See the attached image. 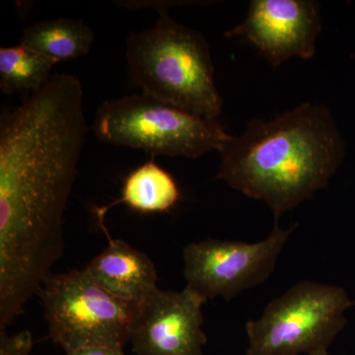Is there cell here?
Instances as JSON below:
<instances>
[{"label": "cell", "instance_id": "obj_3", "mask_svg": "<svg viewBox=\"0 0 355 355\" xmlns=\"http://www.w3.org/2000/svg\"><path fill=\"white\" fill-rule=\"evenodd\" d=\"M153 27L127 41L128 76L140 93L202 118L217 120L223 100L207 39L158 11Z\"/></svg>", "mask_w": 355, "mask_h": 355}, {"label": "cell", "instance_id": "obj_5", "mask_svg": "<svg viewBox=\"0 0 355 355\" xmlns=\"http://www.w3.org/2000/svg\"><path fill=\"white\" fill-rule=\"evenodd\" d=\"M355 305L345 288L303 280L272 299L245 326L247 355H328Z\"/></svg>", "mask_w": 355, "mask_h": 355}, {"label": "cell", "instance_id": "obj_16", "mask_svg": "<svg viewBox=\"0 0 355 355\" xmlns=\"http://www.w3.org/2000/svg\"><path fill=\"white\" fill-rule=\"evenodd\" d=\"M328 355H331V354H328Z\"/></svg>", "mask_w": 355, "mask_h": 355}, {"label": "cell", "instance_id": "obj_4", "mask_svg": "<svg viewBox=\"0 0 355 355\" xmlns=\"http://www.w3.org/2000/svg\"><path fill=\"white\" fill-rule=\"evenodd\" d=\"M92 130L98 139L113 146L191 159L219 153L231 137L217 120L142 93L106 100L98 109Z\"/></svg>", "mask_w": 355, "mask_h": 355}, {"label": "cell", "instance_id": "obj_15", "mask_svg": "<svg viewBox=\"0 0 355 355\" xmlns=\"http://www.w3.org/2000/svg\"><path fill=\"white\" fill-rule=\"evenodd\" d=\"M67 355H125L123 349L105 347H86L65 352Z\"/></svg>", "mask_w": 355, "mask_h": 355}, {"label": "cell", "instance_id": "obj_7", "mask_svg": "<svg viewBox=\"0 0 355 355\" xmlns=\"http://www.w3.org/2000/svg\"><path fill=\"white\" fill-rule=\"evenodd\" d=\"M296 228H282L279 221L265 240L256 243L207 239L184 249L187 287L205 300L230 301L241 292L263 284L275 270L277 258Z\"/></svg>", "mask_w": 355, "mask_h": 355}, {"label": "cell", "instance_id": "obj_6", "mask_svg": "<svg viewBox=\"0 0 355 355\" xmlns=\"http://www.w3.org/2000/svg\"><path fill=\"white\" fill-rule=\"evenodd\" d=\"M49 335L65 352L86 347L123 349L139 305L116 297L85 270L51 275L38 292Z\"/></svg>", "mask_w": 355, "mask_h": 355}, {"label": "cell", "instance_id": "obj_8", "mask_svg": "<svg viewBox=\"0 0 355 355\" xmlns=\"http://www.w3.org/2000/svg\"><path fill=\"white\" fill-rule=\"evenodd\" d=\"M321 31L314 0H252L244 20L225 37L244 40L275 69L292 58H314Z\"/></svg>", "mask_w": 355, "mask_h": 355}, {"label": "cell", "instance_id": "obj_10", "mask_svg": "<svg viewBox=\"0 0 355 355\" xmlns=\"http://www.w3.org/2000/svg\"><path fill=\"white\" fill-rule=\"evenodd\" d=\"M98 224L106 233L108 247L84 270L110 293L139 305L158 287L153 261L123 240L112 239L104 219H98Z\"/></svg>", "mask_w": 355, "mask_h": 355}, {"label": "cell", "instance_id": "obj_2", "mask_svg": "<svg viewBox=\"0 0 355 355\" xmlns=\"http://www.w3.org/2000/svg\"><path fill=\"white\" fill-rule=\"evenodd\" d=\"M219 153L216 179L265 202L279 221L328 186L345 144L330 109L304 103L272 120L248 121Z\"/></svg>", "mask_w": 355, "mask_h": 355}, {"label": "cell", "instance_id": "obj_14", "mask_svg": "<svg viewBox=\"0 0 355 355\" xmlns=\"http://www.w3.org/2000/svg\"><path fill=\"white\" fill-rule=\"evenodd\" d=\"M33 338L29 331L9 335L0 329V355H31Z\"/></svg>", "mask_w": 355, "mask_h": 355}, {"label": "cell", "instance_id": "obj_9", "mask_svg": "<svg viewBox=\"0 0 355 355\" xmlns=\"http://www.w3.org/2000/svg\"><path fill=\"white\" fill-rule=\"evenodd\" d=\"M207 302L189 287L155 289L139 304L130 342L137 355H203L202 306Z\"/></svg>", "mask_w": 355, "mask_h": 355}, {"label": "cell", "instance_id": "obj_13", "mask_svg": "<svg viewBox=\"0 0 355 355\" xmlns=\"http://www.w3.org/2000/svg\"><path fill=\"white\" fill-rule=\"evenodd\" d=\"M57 60L23 44L0 49V89L4 94L35 92L50 80Z\"/></svg>", "mask_w": 355, "mask_h": 355}, {"label": "cell", "instance_id": "obj_12", "mask_svg": "<svg viewBox=\"0 0 355 355\" xmlns=\"http://www.w3.org/2000/svg\"><path fill=\"white\" fill-rule=\"evenodd\" d=\"M181 198L179 188L169 173L154 162L146 163L130 173L123 184L121 197L95 209L97 217L106 216L114 205H127L139 212H164L173 209Z\"/></svg>", "mask_w": 355, "mask_h": 355}, {"label": "cell", "instance_id": "obj_1", "mask_svg": "<svg viewBox=\"0 0 355 355\" xmlns=\"http://www.w3.org/2000/svg\"><path fill=\"white\" fill-rule=\"evenodd\" d=\"M87 121L78 77L53 74L0 116V323L8 326L64 253V214Z\"/></svg>", "mask_w": 355, "mask_h": 355}, {"label": "cell", "instance_id": "obj_11", "mask_svg": "<svg viewBox=\"0 0 355 355\" xmlns=\"http://www.w3.org/2000/svg\"><path fill=\"white\" fill-rule=\"evenodd\" d=\"M94 38V32L83 21L58 18L26 27L20 44L60 62L87 55Z\"/></svg>", "mask_w": 355, "mask_h": 355}]
</instances>
